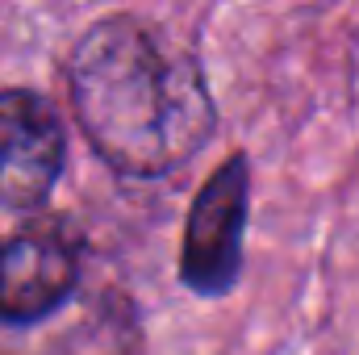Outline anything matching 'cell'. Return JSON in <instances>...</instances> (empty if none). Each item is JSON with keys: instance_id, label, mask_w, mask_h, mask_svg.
Returning <instances> with one entry per match:
<instances>
[{"instance_id": "6da1fadb", "label": "cell", "mask_w": 359, "mask_h": 355, "mask_svg": "<svg viewBox=\"0 0 359 355\" xmlns=\"http://www.w3.org/2000/svg\"><path fill=\"white\" fill-rule=\"evenodd\" d=\"M67 96L88 147L121 176L188 168L217 130L201 59L138 13L92 21L67 55Z\"/></svg>"}, {"instance_id": "7a4b0ae2", "label": "cell", "mask_w": 359, "mask_h": 355, "mask_svg": "<svg viewBox=\"0 0 359 355\" xmlns=\"http://www.w3.org/2000/svg\"><path fill=\"white\" fill-rule=\"evenodd\" d=\"M251 222V159L234 151L201 184L180 243V280L196 297H226L243 276Z\"/></svg>"}, {"instance_id": "3957f363", "label": "cell", "mask_w": 359, "mask_h": 355, "mask_svg": "<svg viewBox=\"0 0 359 355\" xmlns=\"http://www.w3.org/2000/svg\"><path fill=\"white\" fill-rule=\"evenodd\" d=\"M84 276V239L63 217H42L0 239V326L59 314Z\"/></svg>"}, {"instance_id": "277c9868", "label": "cell", "mask_w": 359, "mask_h": 355, "mask_svg": "<svg viewBox=\"0 0 359 355\" xmlns=\"http://www.w3.org/2000/svg\"><path fill=\"white\" fill-rule=\"evenodd\" d=\"M67 163V134L46 96L0 88V209H38Z\"/></svg>"}]
</instances>
